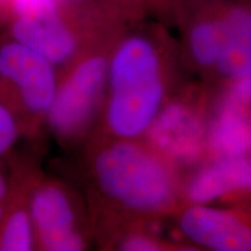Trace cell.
I'll return each instance as SVG.
<instances>
[{"mask_svg":"<svg viewBox=\"0 0 251 251\" xmlns=\"http://www.w3.org/2000/svg\"><path fill=\"white\" fill-rule=\"evenodd\" d=\"M176 227L187 244L213 251H251V201L180 205Z\"/></svg>","mask_w":251,"mask_h":251,"instance_id":"5","label":"cell"},{"mask_svg":"<svg viewBox=\"0 0 251 251\" xmlns=\"http://www.w3.org/2000/svg\"><path fill=\"white\" fill-rule=\"evenodd\" d=\"M35 247V228L27 203L6 209L0 225V251H30Z\"/></svg>","mask_w":251,"mask_h":251,"instance_id":"12","label":"cell"},{"mask_svg":"<svg viewBox=\"0 0 251 251\" xmlns=\"http://www.w3.org/2000/svg\"><path fill=\"white\" fill-rule=\"evenodd\" d=\"M209 157L251 152V75L220 85L207 128Z\"/></svg>","mask_w":251,"mask_h":251,"instance_id":"10","label":"cell"},{"mask_svg":"<svg viewBox=\"0 0 251 251\" xmlns=\"http://www.w3.org/2000/svg\"><path fill=\"white\" fill-rule=\"evenodd\" d=\"M251 201V152L209 157L188 171L181 205H228Z\"/></svg>","mask_w":251,"mask_h":251,"instance_id":"8","label":"cell"},{"mask_svg":"<svg viewBox=\"0 0 251 251\" xmlns=\"http://www.w3.org/2000/svg\"><path fill=\"white\" fill-rule=\"evenodd\" d=\"M212 97L199 86L174 91L144 135L143 142L180 174L208 158L207 128Z\"/></svg>","mask_w":251,"mask_h":251,"instance_id":"4","label":"cell"},{"mask_svg":"<svg viewBox=\"0 0 251 251\" xmlns=\"http://www.w3.org/2000/svg\"><path fill=\"white\" fill-rule=\"evenodd\" d=\"M89 169L97 196L114 214L111 233L130 222L156 221L181 205V174L142 140L101 136Z\"/></svg>","mask_w":251,"mask_h":251,"instance_id":"2","label":"cell"},{"mask_svg":"<svg viewBox=\"0 0 251 251\" xmlns=\"http://www.w3.org/2000/svg\"><path fill=\"white\" fill-rule=\"evenodd\" d=\"M9 1H11V0H0V15L2 14L7 15Z\"/></svg>","mask_w":251,"mask_h":251,"instance_id":"17","label":"cell"},{"mask_svg":"<svg viewBox=\"0 0 251 251\" xmlns=\"http://www.w3.org/2000/svg\"><path fill=\"white\" fill-rule=\"evenodd\" d=\"M20 135V125L11 108L0 101V158L11 151Z\"/></svg>","mask_w":251,"mask_h":251,"instance_id":"13","label":"cell"},{"mask_svg":"<svg viewBox=\"0 0 251 251\" xmlns=\"http://www.w3.org/2000/svg\"><path fill=\"white\" fill-rule=\"evenodd\" d=\"M0 78L17 89L23 107L36 119H46L59 79L56 67L35 50L6 35L0 41Z\"/></svg>","mask_w":251,"mask_h":251,"instance_id":"7","label":"cell"},{"mask_svg":"<svg viewBox=\"0 0 251 251\" xmlns=\"http://www.w3.org/2000/svg\"><path fill=\"white\" fill-rule=\"evenodd\" d=\"M5 212H6V209H5L4 202H0V225H1L2 219H4V216H5Z\"/></svg>","mask_w":251,"mask_h":251,"instance_id":"18","label":"cell"},{"mask_svg":"<svg viewBox=\"0 0 251 251\" xmlns=\"http://www.w3.org/2000/svg\"><path fill=\"white\" fill-rule=\"evenodd\" d=\"M251 75V0H225L222 47L212 78L222 84Z\"/></svg>","mask_w":251,"mask_h":251,"instance_id":"11","label":"cell"},{"mask_svg":"<svg viewBox=\"0 0 251 251\" xmlns=\"http://www.w3.org/2000/svg\"><path fill=\"white\" fill-rule=\"evenodd\" d=\"M149 13L169 25L174 24L176 0H146Z\"/></svg>","mask_w":251,"mask_h":251,"instance_id":"15","label":"cell"},{"mask_svg":"<svg viewBox=\"0 0 251 251\" xmlns=\"http://www.w3.org/2000/svg\"><path fill=\"white\" fill-rule=\"evenodd\" d=\"M225 0H176L181 63L211 77L222 47Z\"/></svg>","mask_w":251,"mask_h":251,"instance_id":"9","label":"cell"},{"mask_svg":"<svg viewBox=\"0 0 251 251\" xmlns=\"http://www.w3.org/2000/svg\"><path fill=\"white\" fill-rule=\"evenodd\" d=\"M70 5L79 6H98L125 12V13L137 15H150L146 0H59Z\"/></svg>","mask_w":251,"mask_h":251,"instance_id":"14","label":"cell"},{"mask_svg":"<svg viewBox=\"0 0 251 251\" xmlns=\"http://www.w3.org/2000/svg\"><path fill=\"white\" fill-rule=\"evenodd\" d=\"M121 33V31H120ZM120 33L93 43L67 68L46 120L59 141L80 140L101 114L111 48Z\"/></svg>","mask_w":251,"mask_h":251,"instance_id":"3","label":"cell"},{"mask_svg":"<svg viewBox=\"0 0 251 251\" xmlns=\"http://www.w3.org/2000/svg\"><path fill=\"white\" fill-rule=\"evenodd\" d=\"M179 63L178 39L168 23L147 15L126 27L109 52L102 136L143 140L174 93Z\"/></svg>","mask_w":251,"mask_h":251,"instance_id":"1","label":"cell"},{"mask_svg":"<svg viewBox=\"0 0 251 251\" xmlns=\"http://www.w3.org/2000/svg\"><path fill=\"white\" fill-rule=\"evenodd\" d=\"M37 247L47 251L86 249L87 236L77 202L68 187L42 180L31 187L27 200Z\"/></svg>","mask_w":251,"mask_h":251,"instance_id":"6","label":"cell"},{"mask_svg":"<svg viewBox=\"0 0 251 251\" xmlns=\"http://www.w3.org/2000/svg\"><path fill=\"white\" fill-rule=\"evenodd\" d=\"M9 192L8 180L4 175V172L0 171V202H4Z\"/></svg>","mask_w":251,"mask_h":251,"instance_id":"16","label":"cell"}]
</instances>
